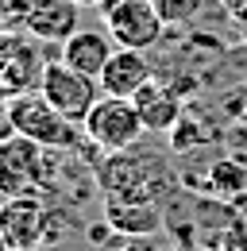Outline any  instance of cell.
I'll return each mask as SVG.
<instances>
[{
    "label": "cell",
    "mask_w": 247,
    "mask_h": 251,
    "mask_svg": "<svg viewBox=\"0 0 247 251\" xmlns=\"http://www.w3.org/2000/svg\"><path fill=\"white\" fill-rule=\"evenodd\" d=\"M0 232L12 248H54L70 236V213L43 193H16L0 201Z\"/></svg>",
    "instance_id": "cell-1"
},
{
    "label": "cell",
    "mask_w": 247,
    "mask_h": 251,
    "mask_svg": "<svg viewBox=\"0 0 247 251\" xmlns=\"http://www.w3.org/2000/svg\"><path fill=\"white\" fill-rule=\"evenodd\" d=\"M143 116L135 108L131 97H112L100 93V100L93 104V112L81 124V135L85 143H93L100 155H120V151H131L139 139H143Z\"/></svg>",
    "instance_id": "cell-2"
},
{
    "label": "cell",
    "mask_w": 247,
    "mask_h": 251,
    "mask_svg": "<svg viewBox=\"0 0 247 251\" xmlns=\"http://www.w3.org/2000/svg\"><path fill=\"white\" fill-rule=\"evenodd\" d=\"M8 108H12L16 135H24V139L47 147V151H70L74 139H77V131H81L74 120H66V116H62L39 89H27V93L8 97Z\"/></svg>",
    "instance_id": "cell-3"
},
{
    "label": "cell",
    "mask_w": 247,
    "mask_h": 251,
    "mask_svg": "<svg viewBox=\"0 0 247 251\" xmlns=\"http://www.w3.org/2000/svg\"><path fill=\"white\" fill-rule=\"evenodd\" d=\"M166 166H158L154 158H139L131 151L108 155L97 166V186L104 189V197H135V201H158V193L166 186Z\"/></svg>",
    "instance_id": "cell-4"
},
{
    "label": "cell",
    "mask_w": 247,
    "mask_h": 251,
    "mask_svg": "<svg viewBox=\"0 0 247 251\" xmlns=\"http://www.w3.org/2000/svg\"><path fill=\"white\" fill-rule=\"evenodd\" d=\"M39 93L47 97L66 120H74V124L81 127V124H85V116L93 112V104L100 100V81L89 77V74H77L74 66H66L58 58V62H47V66H43Z\"/></svg>",
    "instance_id": "cell-5"
},
{
    "label": "cell",
    "mask_w": 247,
    "mask_h": 251,
    "mask_svg": "<svg viewBox=\"0 0 247 251\" xmlns=\"http://www.w3.org/2000/svg\"><path fill=\"white\" fill-rule=\"evenodd\" d=\"M104 8V27L116 39V47L127 50H151L162 39V16L154 12L151 0H100Z\"/></svg>",
    "instance_id": "cell-6"
},
{
    "label": "cell",
    "mask_w": 247,
    "mask_h": 251,
    "mask_svg": "<svg viewBox=\"0 0 247 251\" xmlns=\"http://www.w3.org/2000/svg\"><path fill=\"white\" fill-rule=\"evenodd\" d=\"M47 147L31 143L24 135H12L0 143V197L16 193H43L47 178Z\"/></svg>",
    "instance_id": "cell-7"
},
{
    "label": "cell",
    "mask_w": 247,
    "mask_h": 251,
    "mask_svg": "<svg viewBox=\"0 0 247 251\" xmlns=\"http://www.w3.org/2000/svg\"><path fill=\"white\" fill-rule=\"evenodd\" d=\"M77 24H81L77 0H31L27 16H24V27L35 39H47V43H66L77 31Z\"/></svg>",
    "instance_id": "cell-8"
},
{
    "label": "cell",
    "mask_w": 247,
    "mask_h": 251,
    "mask_svg": "<svg viewBox=\"0 0 247 251\" xmlns=\"http://www.w3.org/2000/svg\"><path fill=\"white\" fill-rule=\"evenodd\" d=\"M116 54V39L104 31H97V27H77V31L70 35L66 43H62V62L74 66L77 74H89V77H100V70L104 62Z\"/></svg>",
    "instance_id": "cell-9"
},
{
    "label": "cell",
    "mask_w": 247,
    "mask_h": 251,
    "mask_svg": "<svg viewBox=\"0 0 247 251\" xmlns=\"http://www.w3.org/2000/svg\"><path fill=\"white\" fill-rule=\"evenodd\" d=\"M151 62L143 50H127V47H116V54L104 62L100 70V93H112V97H135L147 81H151Z\"/></svg>",
    "instance_id": "cell-10"
},
{
    "label": "cell",
    "mask_w": 247,
    "mask_h": 251,
    "mask_svg": "<svg viewBox=\"0 0 247 251\" xmlns=\"http://www.w3.org/2000/svg\"><path fill=\"white\" fill-rule=\"evenodd\" d=\"M43 66L35 58L24 39H0V89L8 93H27V89H39V77H43Z\"/></svg>",
    "instance_id": "cell-11"
},
{
    "label": "cell",
    "mask_w": 247,
    "mask_h": 251,
    "mask_svg": "<svg viewBox=\"0 0 247 251\" xmlns=\"http://www.w3.org/2000/svg\"><path fill=\"white\" fill-rule=\"evenodd\" d=\"M104 220L120 236H154L162 228L158 201H135V197H104Z\"/></svg>",
    "instance_id": "cell-12"
},
{
    "label": "cell",
    "mask_w": 247,
    "mask_h": 251,
    "mask_svg": "<svg viewBox=\"0 0 247 251\" xmlns=\"http://www.w3.org/2000/svg\"><path fill=\"white\" fill-rule=\"evenodd\" d=\"M135 100V108H139V116H143V127L147 131H170V127L182 120V97L174 93L170 85H162V81H147L139 93L131 97Z\"/></svg>",
    "instance_id": "cell-13"
},
{
    "label": "cell",
    "mask_w": 247,
    "mask_h": 251,
    "mask_svg": "<svg viewBox=\"0 0 247 251\" xmlns=\"http://www.w3.org/2000/svg\"><path fill=\"white\" fill-rule=\"evenodd\" d=\"M154 12L162 16V24L166 27H178V24H189L201 8H205V0H151Z\"/></svg>",
    "instance_id": "cell-14"
},
{
    "label": "cell",
    "mask_w": 247,
    "mask_h": 251,
    "mask_svg": "<svg viewBox=\"0 0 247 251\" xmlns=\"http://www.w3.org/2000/svg\"><path fill=\"white\" fill-rule=\"evenodd\" d=\"M16 135V124H12V108H8V100H0V143L4 139H12Z\"/></svg>",
    "instance_id": "cell-15"
},
{
    "label": "cell",
    "mask_w": 247,
    "mask_h": 251,
    "mask_svg": "<svg viewBox=\"0 0 247 251\" xmlns=\"http://www.w3.org/2000/svg\"><path fill=\"white\" fill-rule=\"evenodd\" d=\"M0 251H12V244H8V236L0 232Z\"/></svg>",
    "instance_id": "cell-16"
},
{
    "label": "cell",
    "mask_w": 247,
    "mask_h": 251,
    "mask_svg": "<svg viewBox=\"0 0 247 251\" xmlns=\"http://www.w3.org/2000/svg\"><path fill=\"white\" fill-rule=\"evenodd\" d=\"M77 4H81V8H93V4H100V0H77Z\"/></svg>",
    "instance_id": "cell-17"
},
{
    "label": "cell",
    "mask_w": 247,
    "mask_h": 251,
    "mask_svg": "<svg viewBox=\"0 0 247 251\" xmlns=\"http://www.w3.org/2000/svg\"><path fill=\"white\" fill-rule=\"evenodd\" d=\"M12 251H50V248H12Z\"/></svg>",
    "instance_id": "cell-18"
}]
</instances>
